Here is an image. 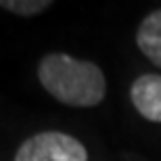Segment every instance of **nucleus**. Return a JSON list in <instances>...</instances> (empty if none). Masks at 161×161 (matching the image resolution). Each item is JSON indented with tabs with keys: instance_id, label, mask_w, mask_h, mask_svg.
<instances>
[{
	"instance_id": "20e7f679",
	"label": "nucleus",
	"mask_w": 161,
	"mask_h": 161,
	"mask_svg": "<svg viewBox=\"0 0 161 161\" xmlns=\"http://www.w3.org/2000/svg\"><path fill=\"white\" fill-rule=\"evenodd\" d=\"M136 44L140 53L161 69V8L149 13L138 25Z\"/></svg>"
},
{
	"instance_id": "f257e3e1",
	"label": "nucleus",
	"mask_w": 161,
	"mask_h": 161,
	"mask_svg": "<svg viewBox=\"0 0 161 161\" xmlns=\"http://www.w3.org/2000/svg\"><path fill=\"white\" fill-rule=\"evenodd\" d=\"M38 80L50 96L75 109L96 107L107 92V80L101 67L92 61L75 59L65 53H50L42 57Z\"/></svg>"
},
{
	"instance_id": "39448f33",
	"label": "nucleus",
	"mask_w": 161,
	"mask_h": 161,
	"mask_svg": "<svg viewBox=\"0 0 161 161\" xmlns=\"http://www.w3.org/2000/svg\"><path fill=\"white\" fill-rule=\"evenodd\" d=\"M50 6H53L50 0H0V8L15 13V15H21V17L40 15Z\"/></svg>"
},
{
	"instance_id": "7ed1b4c3",
	"label": "nucleus",
	"mask_w": 161,
	"mask_h": 161,
	"mask_svg": "<svg viewBox=\"0 0 161 161\" xmlns=\"http://www.w3.org/2000/svg\"><path fill=\"white\" fill-rule=\"evenodd\" d=\"M130 98L136 111L144 119L161 124V75L144 73L134 80L130 88Z\"/></svg>"
},
{
	"instance_id": "f03ea898",
	"label": "nucleus",
	"mask_w": 161,
	"mask_h": 161,
	"mask_svg": "<svg viewBox=\"0 0 161 161\" xmlns=\"http://www.w3.org/2000/svg\"><path fill=\"white\" fill-rule=\"evenodd\" d=\"M13 161H88V153L78 138L48 130L27 138Z\"/></svg>"
}]
</instances>
